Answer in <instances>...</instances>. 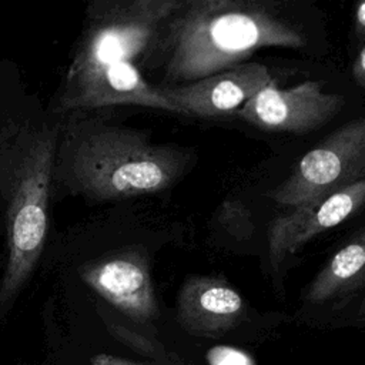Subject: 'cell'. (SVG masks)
<instances>
[{"label":"cell","instance_id":"cell-15","mask_svg":"<svg viewBox=\"0 0 365 365\" xmlns=\"http://www.w3.org/2000/svg\"><path fill=\"white\" fill-rule=\"evenodd\" d=\"M358 317L362 318V319H365V298L362 299V302H361V305H359V308H358Z\"/></svg>","mask_w":365,"mask_h":365},{"label":"cell","instance_id":"cell-3","mask_svg":"<svg viewBox=\"0 0 365 365\" xmlns=\"http://www.w3.org/2000/svg\"><path fill=\"white\" fill-rule=\"evenodd\" d=\"M305 36L268 4L244 0H181L157 47L168 83H192L245 63L265 47L299 48Z\"/></svg>","mask_w":365,"mask_h":365},{"label":"cell","instance_id":"cell-11","mask_svg":"<svg viewBox=\"0 0 365 365\" xmlns=\"http://www.w3.org/2000/svg\"><path fill=\"white\" fill-rule=\"evenodd\" d=\"M365 287V230L338 250L312 279L305 292L309 304L344 298Z\"/></svg>","mask_w":365,"mask_h":365},{"label":"cell","instance_id":"cell-13","mask_svg":"<svg viewBox=\"0 0 365 365\" xmlns=\"http://www.w3.org/2000/svg\"><path fill=\"white\" fill-rule=\"evenodd\" d=\"M88 365H138L134 364L131 361L114 356V355H108V354H98L96 356H93V359L90 361Z\"/></svg>","mask_w":365,"mask_h":365},{"label":"cell","instance_id":"cell-4","mask_svg":"<svg viewBox=\"0 0 365 365\" xmlns=\"http://www.w3.org/2000/svg\"><path fill=\"white\" fill-rule=\"evenodd\" d=\"M57 138L58 125L6 123L0 128V194L7 230L0 307L13 302L41 255L48 231Z\"/></svg>","mask_w":365,"mask_h":365},{"label":"cell","instance_id":"cell-10","mask_svg":"<svg viewBox=\"0 0 365 365\" xmlns=\"http://www.w3.org/2000/svg\"><path fill=\"white\" fill-rule=\"evenodd\" d=\"M177 321L195 336L217 338L234 329L245 317V302L227 281L194 275L184 281L177 297Z\"/></svg>","mask_w":365,"mask_h":365},{"label":"cell","instance_id":"cell-6","mask_svg":"<svg viewBox=\"0 0 365 365\" xmlns=\"http://www.w3.org/2000/svg\"><path fill=\"white\" fill-rule=\"evenodd\" d=\"M344 104L342 96L324 91L315 80L289 88H279L272 80L250 98L237 115L264 131L307 134L329 123Z\"/></svg>","mask_w":365,"mask_h":365},{"label":"cell","instance_id":"cell-14","mask_svg":"<svg viewBox=\"0 0 365 365\" xmlns=\"http://www.w3.org/2000/svg\"><path fill=\"white\" fill-rule=\"evenodd\" d=\"M355 31L358 36H365V1L359 3L355 9Z\"/></svg>","mask_w":365,"mask_h":365},{"label":"cell","instance_id":"cell-8","mask_svg":"<svg viewBox=\"0 0 365 365\" xmlns=\"http://www.w3.org/2000/svg\"><path fill=\"white\" fill-rule=\"evenodd\" d=\"M271 81L267 66L242 63L197 81L178 87H161V90L178 114L221 117L237 113Z\"/></svg>","mask_w":365,"mask_h":365},{"label":"cell","instance_id":"cell-5","mask_svg":"<svg viewBox=\"0 0 365 365\" xmlns=\"http://www.w3.org/2000/svg\"><path fill=\"white\" fill-rule=\"evenodd\" d=\"M365 178V117L355 118L309 150L268 197L298 207Z\"/></svg>","mask_w":365,"mask_h":365},{"label":"cell","instance_id":"cell-1","mask_svg":"<svg viewBox=\"0 0 365 365\" xmlns=\"http://www.w3.org/2000/svg\"><path fill=\"white\" fill-rule=\"evenodd\" d=\"M181 0H98L63 80L54 110L60 114L107 106H143L178 113L143 76L138 61L158 44L161 30Z\"/></svg>","mask_w":365,"mask_h":365},{"label":"cell","instance_id":"cell-7","mask_svg":"<svg viewBox=\"0 0 365 365\" xmlns=\"http://www.w3.org/2000/svg\"><path fill=\"white\" fill-rule=\"evenodd\" d=\"M81 279L103 299L135 322L158 317L157 297L144 251L127 248L80 268Z\"/></svg>","mask_w":365,"mask_h":365},{"label":"cell","instance_id":"cell-2","mask_svg":"<svg viewBox=\"0 0 365 365\" xmlns=\"http://www.w3.org/2000/svg\"><path fill=\"white\" fill-rule=\"evenodd\" d=\"M192 161L187 148L153 144L141 131L76 111L58 125L53 185L91 201L121 200L168 188Z\"/></svg>","mask_w":365,"mask_h":365},{"label":"cell","instance_id":"cell-9","mask_svg":"<svg viewBox=\"0 0 365 365\" xmlns=\"http://www.w3.org/2000/svg\"><path fill=\"white\" fill-rule=\"evenodd\" d=\"M365 204V178L278 217L269 232V259L278 265L315 235L351 218Z\"/></svg>","mask_w":365,"mask_h":365},{"label":"cell","instance_id":"cell-12","mask_svg":"<svg viewBox=\"0 0 365 365\" xmlns=\"http://www.w3.org/2000/svg\"><path fill=\"white\" fill-rule=\"evenodd\" d=\"M352 77L359 87L365 88V46L361 48V51L358 53V56L354 61Z\"/></svg>","mask_w":365,"mask_h":365}]
</instances>
